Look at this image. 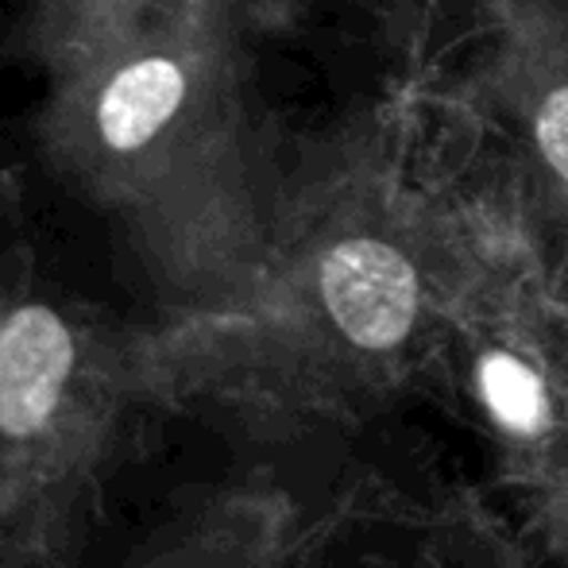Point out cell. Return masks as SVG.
I'll use <instances>...</instances> for the list:
<instances>
[{
  "mask_svg": "<svg viewBox=\"0 0 568 568\" xmlns=\"http://www.w3.org/2000/svg\"><path fill=\"white\" fill-rule=\"evenodd\" d=\"M85 4H155V0H85Z\"/></svg>",
  "mask_w": 568,
  "mask_h": 568,
  "instance_id": "cell-7",
  "label": "cell"
},
{
  "mask_svg": "<svg viewBox=\"0 0 568 568\" xmlns=\"http://www.w3.org/2000/svg\"><path fill=\"white\" fill-rule=\"evenodd\" d=\"M166 390L159 333L0 294V568H85L120 456Z\"/></svg>",
  "mask_w": 568,
  "mask_h": 568,
  "instance_id": "cell-2",
  "label": "cell"
},
{
  "mask_svg": "<svg viewBox=\"0 0 568 568\" xmlns=\"http://www.w3.org/2000/svg\"><path fill=\"white\" fill-rule=\"evenodd\" d=\"M479 387H484L487 406L503 426L518 429V434H534L546 422V395L541 383L530 367H523L507 352H495L479 367Z\"/></svg>",
  "mask_w": 568,
  "mask_h": 568,
  "instance_id": "cell-5",
  "label": "cell"
},
{
  "mask_svg": "<svg viewBox=\"0 0 568 568\" xmlns=\"http://www.w3.org/2000/svg\"><path fill=\"white\" fill-rule=\"evenodd\" d=\"M534 151L561 186H568V67L534 90L530 105Z\"/></svg>",
  "mask_w": 568,
  "mask_h": 568,
  "instance_id": "cell-6",
  "label": "cell"
},
{
  "mask_svg": "<svg viewBox=\"0 0 568 568\" xmlns=\"http://www.w3.org/2000/svg\"><path fill=\"white\" fill-rule=\"evenodd\" d=\"M109 568H229V546L205 515H163L128 538Z\"/></svg>",
  "mask_w": 568,
  "mask_h": 568,
  "instance_id": "cell-4",
  "label": "cell"
},
{
  "mask_svg": "<svg viewBox=\"0 0 568 568\" xmlns=\"http://www.w3.org/2000/svg\"><path fill=\"white\" fill-rule=\"evenodd\" d=\"M59 93V140L132 225L159 294L205 302L229 260L217 194L240 151L232 70L205 0L85 4Z\"/></svg>",
  "mask_w": 568,
  "mask_h": 568,
  "instance_id": "cell-1",
  "label": "cell"
},
{
  "mask_svg": "<svg viewBox=\"0 0 568 568\" xmlns=\"http://www.w3.org/2000/svg\"><path fill=\"white\" fill-rule=\"evenodd\" d=\"M314 294L348 344L383 352L406 341L418 317V271L390 240L348 232L317 252Z\"/></svg>",
  "mask_w": 568,
  "mask_h": 568,
  "instance_id": "cell-3",
  "label": "cell"
}]
</instances>
